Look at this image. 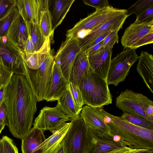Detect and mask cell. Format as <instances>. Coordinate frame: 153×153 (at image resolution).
Wrapping results in <instances>:
<instances>
[{
    "mask_svg": "<svg viewBox=\"0 0 153 153\" xmlns=\"http://www.w3.org/2000/svg\"><path fill=\"white\" fill-rule=\"evenodd\" d=\"M37 100L25 76L14 74L6 88V105L9 130L22 139L29 132L37 111Z\"/></svg>",
    "mask_w": 153,
    "mask_h": 153,
    "instance_id": "6da1fadb",
    "label": "cell"
},
{
    "mask_svg": "<svg viewBox=\"0 0 153 153\" xmlns=\"http://www.w3.org/2000/svg\"><path fill=\"white\" fill-rule=\"evenodd\" d=\"M109 126L110 134L125 146L138 149L153 150V131L133 125L102 108L94 109Z\"/></svg>",
    "mask_w": 153,
    "mask_h": 153,
    "instance_id": "7a4b0ae2",
    "label": "cell"
},
{
    "mask_svg": "<svg viewBox=\"0 0 153 153\" xmlns=\"http://www.w3.org/2000/svg\"><path fill=\"white\" fill-rule=\"evenodd\" d=\"M107 80L90 68L79 87L84 105L95 109L112 103V98Z\"/></svg>",
    "mask_w": 153,
    "mask_h": 153,
    "instance_id": "3957f363",
    "label": "cell"
},
{
    "mask_svg": "<svg viewBox=\"0 0 153 153\" xmlns=\"http://www.w3.org/2000/svg\"><path fill=\"white\" fill-rule=\"evenodd\" d=\"M127 12L126 9L117 8L110 5L96 10L68 30L66 38H82L95 27L117 16L127 13Z\"/></svg>",
    "mask_w": 153,
    "mask_h": 153,
    "instance_id": "277c9868",
    "label": "cell"
},
{
    "mask_svg": "<svg viewBox=\"0 0 153 153\" xmlns=\"http://www.w3.org/2000/svg\"><path fill=\"white\" fill-rule=\"evenodd\" d=\"M54 62V56L50 52L36 70L29 69L25 63V76L38 102L45 100L52 76Z\"/></svg>",
    "mask_w": 153,
    "mask_h": 153,
    "instance_id": "5b68a950",
    "label": "cell"
},
{
    "mask_svg": "<svg viewBox=\"0 0 153 153\" xmlns=\"http://www.w3.org/2000/svg\"><path fill=\"white\" fill-rule=\"evenodd\" d=\"M138 58L135 50L130 48H124L117 54L111 60L107 79L108 85L117 86L124 81L131 67Z\"/></svg>",
    "mask_w": 153,
    "mask_h": 153,
    "instance_id": "8992f818",
    "label": "cell"
},
{
    "mask_svg": "<svg viewBox=\"0 0 153 153\" xmlns=\"http://www.w3.org/2000/svg\"><path fill=\"white\" fill-rule=\"evenodd\" d=\"M124 146L114 136L86 126L83 153H106Z\"/></svg>",
    "mask_w": 153,
    "mask_h": 153,
    "instance_id": "52a82bcc",
    "label": "cell"
},
{
    "mask_svg": "<svg viewBox=\"0 0 153 153\" xmlns=\"http://www.w3.org/2000/svg\"><path fill=\"white\" fill-rule=\"evenodd\" d=\"M153 101L143 94L127 89L121 92L116 99V106L123 113L140 115L146 119V107Z\"/></svg>",
    "mask_w": 153,
    "mask_h": 153,
    "instance_id": "ba28073f",
    "label": "cell"
},
{
    "mask_svg": "<svg viewBox=\"0 0 153 153\" xmlns=\"http://www.w3.org/2000/svg\"><path fill=\"white\" fill-rule=\"evenodd\" d=\"M21 49L7 36L0 38V57L4 65L14 74L25 76V62L21 56Z\"/></svg>",
    "mask_w": 153,
    "mask_h": 153,
    "instance_id": "9c48e42d",
    "label": "cell"
},
{
    "mask_svg": "<svg viewBox=\"0 0 153 153\" xmlns=\"http://www.w3.org/2000/svg\"><path fill=\"white\" fill-rule=\"evenodd\" d=\"M81 51L78 39L66 38L54 56V61L59 65L62 73L68 82L73 65Z\"/></svg>",
    "mask_w": 153,
    "mask_h": 153,
    "instance_id": "30bf717a",
    "label": "cell"
},
{
    "mask_svg": "<svg viewBox=\"0 0 153 153\" xmlns=\"http://www.w3.org/2000/svg\"><path fill=\"white\" fill-rule=\"evenodd\" d=\"M63 140L65 153H83L86 125L80 116L71 119Z\"/></svg>",
    "mask_w": 153,
    "mask_h": 153,
    "instance_id": "8fae6325",
    "label": "cell"
},
{
    "mask_svg": "<svg viewBox=\"0 0 153 153\" xmlns=\"http://www.w3.org/2000/svg\"><path fill=\"white\" fill-rule=\"evenodd\" d=\"M71 120V118L56 107L45 106L35 118L33 127L43 131L49 130L53 133L64 123Z\"/></svg>",
    "mask_w": 153,
    "mask_h": 153,
    "instance_id": "7c38bea8",
    "label": "cell"
},
{
    "mask_svg": "<svg viewBox=\"0 0 153 153\" xmlns=\"http://www.w3.org/2000/svg\"><path fill=\"white\" fill-rule=\"evenodd\" d=\"M129 16L127 13L116 17L92 30L87 35L78 39L79 47L84 51L92 42L99 36L109 31H117L123 28L126 19Z\"/></svg>",
    "mask_w": 153,
    "mask_h": 153,
    "instance_id": "4fadbf2b",
    "label": "cell"
},
{
    "mask_svg": "<svg viewBox=\"0 0 153 153\" xmlns=\"http://www.w3.org/2000/svg\"><path fill=\"white\" fill-rule=\"evenodd\" d=\"M48 0H16V7L26 22L39 24L42 12L49 7Z\"/></svg>",
    "mask_w": 153,
    "mask_h": 153,
    "instance_id": "5bb4252c",
    "label": "cell"
},
{
    "mask_svg": "<svg viewBox=\"0 0 153 153\" xmlns=\"http://www.w3.org/2000/svg\"><path fill=\"white\" fill-rule=\"evenodd\" d=\"M153 32V21L140 23L134 22L126 28L121 39L124 49L131 48L137 41Z\"/></svg>",
    "mask_w": 153,
    "mask_h": 153,
    "instance_id": "9a60e30c",
    "label": "cell"
},
{
    "mask_svg": "<svg viewBox=\"0 0 153 153\" xmlns=\"http://www.w3.org/2000/svg\"><path fill=\"white\" fill-rule=\"evenodd\" d=\"M113 46L109 45L100 51L88 56L90 65L93 71L107 80L111 61Z\"/></svg>",
    "mask_w": 153,
    "mask_h": 153,
    "instance_id": "2e32d148",
    "label": "cell"
},
{
    "mask_svg": "<svg viewBox=\"0 0 153 153\" xmlns=\"http://www.w3.org/2000/svg\"><path fill=\"white\" fill-rule=\"evenodd\" d=\"M68 83L62 73L59 65L54 61L52 76L45 100L48 102L58 100L65 92Z\"/></svg>",
    "mask_w": 153,
    "mask_h": 153,
    "instance_id": "e0dca14e",
    "label": "cell"
},
{
    "mask_svg": "<svg viewBox=\"0 0 153 153\" xmlns=\"http://www.w3.org/2000/svg\"><path fill=\"white\" fill-rule=\"evenodd\" d=\"M28 36L26 23L19 13L10 25L7 36L14 45L23 49Z\"/></svg>",
    "mask_w": 153,
    "mask_h": 153,
    "instance_id": "ac0fdd59",
    "label": "cell"
},
{
    "mask_svg": "<svg viewBox=\"0 0 153 153\" xmlns=\"http://www.w3.org/2000/svg\"><path fill=\"white\" fill-rule=\"evenodd\" d=\"M137 71L147 88L153 93V56L142 51L139 56Z\"/></svg>",
    "mask_w": 153,
    "mask_h": 153,
    "instance_id": "d6986e66",
    "label": "cell"
},
{
    "mask_svg": "<svg viewBox=\"0 0 153 153\" xmlns=\"http://www.w3.org/2000/svg\"><path fill=\"white\" fill-rule=\"evenodd\" d=\"M71 124L65 123L37 147L39 153H53L62 143Z\"/></svg>",
    "mask_w": 153,
    "mask_h": 153,
    "instance_id": "ffe728a7",
    "label": "cell"
},
{
    "mask_svg": "<svg viewBox=\"0 0 153 153\" xmlns=\"http://www.w3.org/2000/svg\"><path fill=\"white\" fill-rule=\"evenodd\" d=\"M80 116L86 126L112 136L110 134L109 126L95 110L91 107L87 105L83 106Z\"/></svg>",
    "mask_w": 153,
    "mask_h": 153,
    "instance_id": "44dd1931",
    "label": "cell"
},
{
    "mask_svg": "<svg viewBox=\"0 0 153 153\" xmlns=\"http://www.w3.org/2000/svg\"><path fill=\"white\" fill-rule=\"evenodd\" d=\"M91 68L88 56L85 51H81L77 56L73 65L69 82L79 86Z\"/></svg>",
    "mask_w": 153,
    "mask_h": 153,
    "instance_id": "7402d4cb",
    "label": "cell"
},
{
    "mask_svg": "<svg viewBox=\"0 0 153 153\" xmlns=\"http://www.w3.org/2000/svg\"><path fill=\"white\" fill-rule=\"evenodd\" d=\"M50 36H48L41 48L34 53L27 54L21 48V54L27 67L34 70L38 68L42 62L51 52Z\"/></svg>",
    "mask_w": 153,
    "mask_h": 153,
    "instance_id": "603a6c76",
    "label": "cell"
},
{
    "mask_svg": "<svg viewBox=\"0 0 153 153\" xmlns=\"http://www.w3.org/2000/svg\"><path fill=\"white\" fill-rule=\"evenodd\" d=\"M44 131L33 127L22 139V153H39L38 146L45 140Z\"/></svg>",
    "mask_w": 153,
    "mask_h": 153,
    "instance_id": "cb8c5ba5",
    "label": "cell"
},
{
    "mask_svg": "<svg viewBox=\"0 0 153 153\" xmlns=\"http://www.w3.org/2000/svg\"><path fill=\"white\" fill-rule=\"evenodd\" d=\"M57 102L56 107L70 118L80 116L82 107H79L76 104L71 93L68 84L65 92Z\"/></svg>",
    "mask_w": 153,
    "mask_h": 153,
    "instance_id": "d4e9b609",
    "label": "cell"
},
{
    "mask_svg": "<svg viewBox=\"0 0 153 153\" xmlns=\"http://www.w3.org/2000/svg\"><path fill=\"white\" fill-rule=\"evenodd\" d=\"M75 0H56L54 1L52 16V30L55 29L62 23Z\"/></svg>",
    "mask_w": 153,
    "mask_h": 153,
    "instance_id": "484cf974",
    "label": "cell"
},
{
    "mask_svg": "<svg viewBox=\"0 0 153 153\" xmlns=\"http://www.w3.org/2000/svg\"><path fill=\"white\" fill-rule=\"evenodd\" d=\"M25 22L28 35L36 51H37L42 47L46 39L42 33L39 24L32 22Z\"/></svg>",
    "mask_w": 153,
    "mask_h": 153,
    "instance_id": "4316f807",
    "label": "cell"
},
{
    "mask_svg": "<svg viewBox=\"0 0 153 153\" xmlns=\"http://www.w3.org/2000/svg\"><path fill=\"white\" fill-rule=\"evenodd\" d=\"M52 16L49 7L42 13L39 22L40 30L45 38L53 34L52 30Z\"/></svg>",
    "mask_w": 153,
    "mask_h": 153,
    "instance_id": "83f0119b",
    "label": "cell"
},
{
    "mask_svg": "<svg viewBox=\"0 0 153 153\" xmlns=\"http://www.w3.org/2000/svg\"><path fill=\"white\" fill-rule=\"evenodd\" d=\"M120 117L123 120L135 126L153 131V123L141 116L123 113Z\"/></svg>",
    "mask_w": 153,
    "mask_h": 153,
    "instance_id": "f1b7e54d",
    "label": "cell"
},
{
    "mask_svg": "<svg viewBox=\"0 0 153 153\" xmlns=\"http://www.w3.org/2000/svg\"><path fill=\"white\" fill-rule=\"evenodd\" d=\"M19 13L18 8L16 6L7 15L0 20V38L7 36L10 25Z\"/></svg>",
    "mask_w": 153,
    "mask_h": 153,
    "instance_id": "f546056e",
    "label": "cell"
},
{
    "mask_svg": "<svg viewBox=\"0 0 153 153\" xmlns=\"http://www.w3.org/2000/svg\"><path fill=\"white\" fill-rule=\"evenodd\" d=\"M153 5V0H139L127 10L128 16L134 13L137 16L148 7Z\"/></svg>",
    "mask_w": 153,
    "mask_h": 153,
    "instance_id": "4dcf8cb0",
    "label": "cell"
},
{
    "mask_svg": "<svg viewBox=\"0 0 153 153\" xmlns=\"http://www.w3.org/2000/svg\"><path fill=\"white\" fill-rule=\"evenodd\" d=\"M13 74V71L4 65L0 57V88L8 83Z\"/></svg>",
    "mask_w": 153,
    "mask_h": 153,
    "instance_id": "1f68e13d",
    "label": "cell"
},
{
    "mask_svg": "<svg viewBox=\"0 0 153 153\" xmlns=\"http://www.w3.org/2000/svg\"><path fill=\"white\" fill-rule=\"evenodd\" d=\"M153 21V5L147 7L137 16L134 22L137 23Z\"/></svg>",
    "mask_w": 153,
    "mask_h": 153,
    "instance_id": "d6a6232c",
    "label": "cell"
},
{
    "mask_svg": "<svg viewBox=\"0 0 153 153\" xmlns=\"http://www.w3.org/2000/svg\"><path fill=\"white\" fill-rule=\"evenodd\" d=\"M16 0H0V20L16 6Z\"/></svg>",
    "mask_w": 153,
    "mask_h": 153,
    "instance_id": "836d02e7",
    "label": "cell"
},
{
    "mask_svg": "<svg viewBox=\"0 0 153 153\" xmlns=\"http://www.w3.org/2000/svg\"><path fill=\"white\" fill-rule=\"evenodd\" d=\"M70 89L76 104L82 108L84 105L81 93L78 86L71 82L68 83Z\"/></svg>",
    "mask_w": 153,
    "mask_h": 153,
    "instance_id": "e575fe53",
    "label": "cell"
},
{
    "mask_svg": "<svg viewBox=\"0 0 153 153\" xmlns=\"http://www.w3.org/2000/svg\"><path fill=\"white\" fill-rule=\"evenodd\" d=\"M1 140L4 153H19L17 148L10 138L4 136Z\"/></svg>",
    "mask_w": 153,
    "mask_h": 153,
    "instance_id": "d590c367",
    "label": "cell"
},
{
    "mask_svg": "<svg viewBox=\"0 0 153 153\" xmlns=\"http://www.w3.org/2000/svg\"><path fill=\"white\" fill-rule=\"evenodd\" d=\"M119 38L118 32L112 31L103 40L104 42L102 46V49L109 45L113 46L116 43L118 42Z\"/></svg>",
    "mask_w": 153,
    "mask_h": 153,
    "instance_id": "8d00e7d4",
    "label": "cell"
},
{
    "mask_svg": "<svg viewBox=\"0 0 153 153\" xmlns=\"http://www.w3.org/2000/svg\"><path fill=\"white\" fill-rule=\"evenodd\" d=\"M83 1L85 4L95 8L96 10L109 5L107 0H83Z\"/></svg>",
    "mask_w": 153,
    "mask_h": 153,
    "instance_id": "74e56055",
    "label": "cell"
},
{
    "mask_svg": "<svg viewBox=\"0 0 153 153\" xmlns=\"http://www.w3.org/2000/svg\"><path fill=\"white\" fill-rule=\"evenodd\" d=\"M153 42V32L146 35L137 41L131 47V49L135 50L138 48Z\"/></svg>",
    "mask_w": 153,
    "mask_h": 153,
    "instance_id": "f35d334b",
    "label": "cell"
},
{
    "mask_svg": "<svg viewBox=\"0 0 153 153\" xmlns=\"http://www.w3.org/2000/svg\"><path fill=\"white\" fill-rule=\"evenodd\" d=\"M0 123L8 126L7 109L4 102L0 106Z\"/></svg>",
    "mask_w": 153,
    "mask_h": 153,
    "instance_id": "ab89813d",
    "label": "cell"
},
{
    "mask_svg": "<svg viewBox=\"0 0 153 153\" xmlns=\"http://www.w3.org/2000/svg\"><path fill=\"white\" fill-rule=\"evenodd\" d=\"M141 149L124 146L113 149L106 153H134Z\"/></svg>",
    "mask_w": 153,
    "mask_h": 153,
    "instance_id": "60d3db41",
    "label": "cell"
},
{
    "mask_svg": "<svg viewBox=\"0 0 153 153\" xmlns=\"http://www.w3.org/2000/svg\"><path fill=\"white\" fill-rule=\"evenodd\" d=\"M22 49L25 53L27 54H32L36 51L29 35L25 46Z\"/></svg>",
    "mask_w": 153,
    "mask_h": 153,
    "instance_id": "b9f144b4",
    "label": "cell"
},
{
    "mask_svg": "<svg viewBox=\"0 0 153 153\" xmlns=\"http://www.w3.org/2000/svg\"><path fill=\"white\" fill-rule=\"evenodd\" d=\"M104 40L94 45L91 48L85 51L88 56H91L100 51L102 49V46Z\"/></svg>",
    "mask_w": 153,
    "mask_h": 153,
    "instance_id": "7bdbcfd3",
    "label": "cell"
},
{
    "mask_svg": "<svg viewBox=\"0 0 153 153\" xmlns=\"http://www.w3.org/2000/svg\"><path fill=\"white\" fill-rule=\"evenodd\" d=\"M113 31H109L106 32L103 34H102L98 37H97L90 44V45L88 47V48L84 51H85L91 48L94 45L99 43L102 40H103L111 32Z\"/></svg>",
    "mask_w": 153,
    "mask_h": 153,
    "instance_id": "ee69618b",
    "label": "cell"
},
{
    "mask_svg": "<svg viewBox=\"0 0 153 153\" xmlns=\"http://www.w3.org/2000/svg\"><path fill=\"white\" fill-rule=\"evenodd\" d=\"M7 85H4L0 88V106L4 101L5 91Z\"/></svg>",
    "mask_w": 153,
    "mask_h": 153,
    "instance_id": "f6af8a7d",
    "label": "cell"
},
{
    "mask_svg": "<svg viewBox=\"0 0 153 153\" xmlns=\"http://www.w3.org/2000/svg\"><path fill=\"white\" fill-rule=\"evenodd\" d=\"M53 153H65L63 145V141L57 148Z\"/></svg>",
    "mask_w": 153,
    "mask_h": 153,
    "instance_id": "bcb514c9",
    "label": "cell"
},
{
    "mask_svg": "<svg viewBox=\"0 0 153 153\" xmlns=\"http://www.w3.org/2000/svg\"><path fill=\"white\" fill-rule=\"evenodd\" d=\"M134 153H153V150L148 149H142Z\"/></svg>",
    "mask_w": 153,
    "mask_h": 153,
    "instance_id": "7dc6e473",
    "label": "cell"
},
{
    "mask_svg": "<svg viewBox=\"0 0 153 153\" xmlns=\"http://www.w3.org/2000/svg\"><path fill=\"white\" fill-rule=\"evenodd\" d=\"M0 153H4L3 144L1 139L0 142Z\"/></svg>",
    "mask_w": 153,
    "mask_h": 153,
    "instance_id": "c3c4849f",
    "label": "cell"
},
{
    "mask_svg": "<svg viewBox=\"0 0 153 153\" xmlns=\"http://www.w3.org/2000/svg\"><path fill=\"white\" fill-rule=\"evenodd\" d=\"M5 126L0 123V134L4 128Z\"/></svg>",
    "mask_w": 153,
    "mask_h": 153,
    "instance_id": "681fc988",
    "label": "cell"
},
{
    "mask_svg": "<svg viewBox=\"0 0 153 153\" xmlns=\"http://www.w3.org/2000/svg\"><path fill=\"white\" fill-rule=\"evenodd\" d=\"M1 140V139H0V142Z\"/></svg>",
    "mask_w": 153,
    "mask_h": 153,
    "instance_id": "f907efd6",
    "label": "cell"
}]
</instances>
